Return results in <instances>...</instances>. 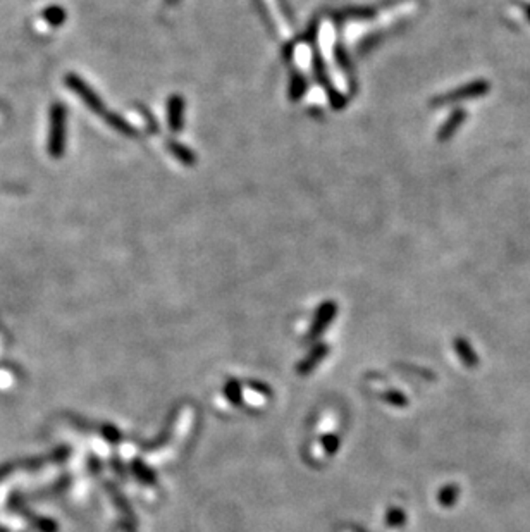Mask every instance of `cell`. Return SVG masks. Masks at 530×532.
<instances>
[{"label":"cell","instance_id":"cell-11","mask_svg":"<svg viewBox=\"0 0 530 532\" xmlns=\"http://www.w3.org/2000/svg\"><path fill=\"white\" fill-rule=\"evenodd\" d=\"M42 16L50 26H62L67 19V12L62 5H49L42 12Z\"/></svg>","mask_w":530,"mask_h":532},{"label":"cell","instance_id":"cell-3","mask_svg":"<svg viewBox=\"0 0 530 532\" xmlns=\"http://www.w3.org/2000/svg\"><path fill=\"white\" fill-rule=\"evenodd\" d=\"M64 83H66V86L71 90V92H74L77 97H80L81 102H83L88 109L92 110L93 114H97V116H106L107 107L106 104H104V100L100 99L99 93H97L92 86L88 85L81 76H77V74L74 73H69L66 74Z\"/></svg>","mask_w":530,"mask_h":532},{"label":"cell","instance_id":"cell-8","mask_svg":"<svg viewBox=\"0 0 530 532\" xmlns=\"http://www.w3.org/2000/svg\"><path fill=\"white\" fill-rule=\"evenodd\" d=\"M106 123L109 124L110 128H112L114 131H117L119 134H123V136H128V138H136L138 136V131L136 128L133 126V124L128 123L126 119H124L121 114L117 112H106Z\"/></svg>","mask_w":530,"mask_h":532},{"label":"cell","instance_id":"cell-15","mask_svg":"<svg viewBox=\"0 0 530 532\" xmlns=\"http://www.w3.org/2000/svg\"><path fill=\"white\" fill-rule=\"evenodd\" d=\"M522 9H523V12H525L527 18L530 19V4H523V5H522Z\"/></svg>","mask_w":530,"mask_h":532},{"label":"cell","instance_id":"cell-13","mask_svg":"<svg viewBox=\"0 0 530 532\" xmlns=\"http://www.w3.org/2000/svg\"><path fill=\"white\" fill-rule=\"evenodd\" d=\"M138 109H140V114H143V116H145V119H147V126H148V130H150L152 133H158V124H157V119H155V117L152 116V114H150V110H148L147 107H145V106H140V107H138Z\"/></svg>","mask_w":530,"mask_h":532},{"label":"cell","instance_id":"cell-7","mask_svg":"<svg viewBox=\"0 0 530 532\" xmlns=\"http://www.w3.org/2000/svg\"><path fill=\"white\" fill-rule=\"evenodd\" d=\"M309 90V82L303 76L300 71L293 69L291 74H289V85H288V99L291 102H300L303 99V95Z\"/></svg>","mask_w":530,"mask_h":532},{"label":"cell","instance_id":"cell-6","mask_svg":"<svg viewBox=\"0 0 530 532\" xmlns=\"http://www.w3.org/2000/svg\"><path fill=\"white\" fill-rule=\"evenodd\" d=\"M165 148H167L169 154H171V156L174 157L176 160H178V162L183 164V166L193 167L195 164H197V160H198L197 154H195V152L191 150L190 147H186L184 143H181V141L169 140L167 143H165Z\"/></svg>","mask_w":530,"mask_h":532},{"label":"cell","instance_id":"cell-16","mask_svg":"<svg viewBox=\"0 0 530 532\" xmlns=\"http://www.w3.org/2000/svg\"><path fill=\"white\" fill-rule=\"evenodd\" d=\"M180 4V0H165V5H169V8H172V5H178Z\"/></svg>","mask_w":530,"mask_h":532},{"label":"cell","instance_id":"cell-4","mask_svg":"<svg viewBox=\"0 0 530 532\" xmlns=\"http://www.w3.org/2000/svg\"><path fill=\"white\" fill-rule=\"evenodd\" d=\"M167 128L171 133L178 134L184 130V116H186V100L180 93H174L167 99Z\"/></svg>","mask_w":530,"mask_h":532},{"label":"cell","instance_id":"cell-5","mask_svg":"<svg viewBox=\"0 0 530 532\" xmlns=\"http://www.w3.org/2000/svg\"><path fill=\"white\" fill-rule=\"evenodd\" d=\"M465 119H467V112H465L463 109H460V107L455 109L453 112L448 116V119L441 124V128L437 130V141H441V143L450 141L451 138L455 136V133L463 126Z\"/></svg>","mask_w":530,"mask_h":532},{"label":"cell","instance_id":"cell-1","mask_svg":"<svg viewBox=\"0 0 530 532\" xmlns=\"http://www.w3.org/2000/svg\"><path fill=\"white\" fill-rule=\"evenodd\" d=\"M67 136V109L64 104L56 102L50 109L49 154L53 159H60L66 150Z\"/></svg>","mask_w":530,"mask_h":532},{"label":"cell","instance_id":"cell-10","mask_svg":"<svg viewBox=\"0 0 530 532\" xmlns=\"http://www.w3.org/2000/svg\"><path fill=\"white\" fill-rule=\"evenodd\" d=\"M312 71H313V76H315V82L319 83L320 86H324V88H330V80H329V73H327V66H326V60H324V57L320 56L319 50H313L312 53Z\"/></svg>","mask_w":530,"mask_h":532},{"label":"cell","instance_id":"cell-14","mask_svg":"<svg viewBox=\"0 0 530 532\" xmlns=\"http://www.w3.org/2000/svg\"><path fill=\"white\" fill-rule=\"evenodd\" d=\"M317 35H319V25H317V21H313L312 25L306 28V32L303 33L302 36H300V42H313V40H317Z\"/></svg>","mask_w":530,"mask_h":532},{"label":"cell","instance_id":"cell-9","mask_svg":"<svg viewBox=\"0 0 530 532\" xmlns=\"http://www.w3.org/2000/svg\"><path fill=\"white\" fill-rule=\"evenodd\" d=\"M334 57H336L337 66L343 69V73L346 74V78L350 80L351 85H355V67H353V62H351V57L348 56V50L343 43H336L334 47Z\"/></svg>","mask_w":530,"mask_h":532},{"label":"cell","instance_id":"cell-12","mask_svg":"<svg viewBox=\"0 0 530 532\" xmlns=\"http://www.w3.org/2000/svg\"><path fill=\"white\" fill-rule=\"evenodd\" d=\"M383 38H384V33H372V35L365 36V38L359 43V47H357V52H359L360 56H365V53L372 52V50L379 45Z\"/></svg>","mask_w":530,"mask_h":532},{"label":"cell","instance_id":"cell-2","mask_svg":"<svg viewBox=\"0 0 530 532\" xmlns=\"http://www.w3.org/2000/svg\"><path fill=\"white\" fill-rule=\"evenodd\" d=\"M491 92V83L487 80H475V82L467 83V85H461L458 88L450 90L446 93H441V95H435L431 100L432 107H443L448 104H457V102H465V100H474L485 97Z\"/></svg>","mask_w":530,"mask_h":532}]
</instances>
